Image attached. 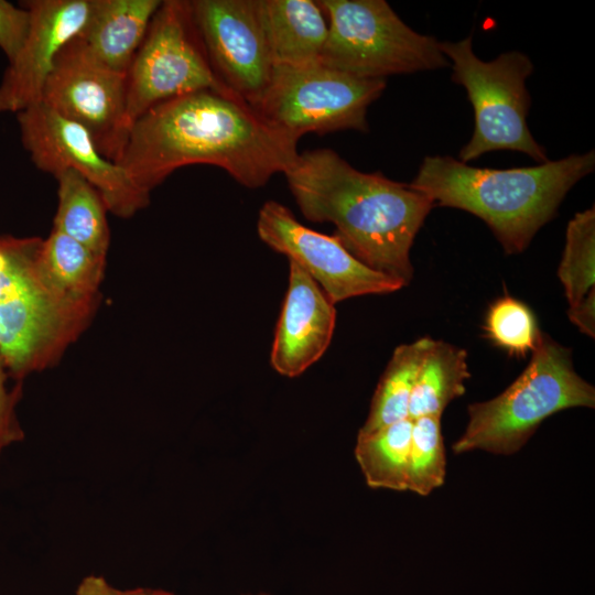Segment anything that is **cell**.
<instances>
[{
  "label": "cell",
  "mask_w": 595,
  "mask_h": 595,
  "mask_svg": "<svg viewBox=\"0 0 595 595\" xmlns=\"http://www.w3.org/2000/svg\"><path fill=\"white\" fill-rule=\"evenodd\" d=\"M199 90L232 94L207 60L190 1H162L126 74L130 126L156 105Z\"/></svg>",
  "instance_id": "obj_9"
},
{
  "label": "cell",
  "mask_w": 595,
  "mask_h": 595,
  "mask_svg": "<svg viewBox=\"0 0 595 595\" xmlns=\"http://www.w3.org/2000/svg\"><path fill=\"white\" fill-rule=\"evenodd\" d=\"M328 33L320 62L359 78L450 65L435 37L407 25L385 0H318Z\"/></svg>",
  "instance_id": "obj_7"
},
{
  "label": "cell",
  "mask_w": 595,
  "mask_h": 595,
  "mask_svg": "<svg viewBox=\"0 0 595 595\" xmlns=\"http://www.w3.org/2000/svg\"><path fill=\"white\" fill-rule=\"evenodd\" d=\"M54 177L58 184L54 229L106 256L110 234L101 195L76 171L64 170Z\"/></svg>",
  "instance_id": "obj_19"
},
{
  "label": "cell",
  "mask_w": 595,
  "mask_h": 595,
  "mask_svg": "<svg viewBox=\"0 0 595 595\" xmlns=\"http://www.w3.org/2000/svg\"><path fill=\"white\" fill-rule=\"evenodd\" d=\"M467 351L444 340H434L418 372L409 403V419L442 416L454 399L465 393L470 377Z\"/></svg>",
  "instance_id": "obj_20"
},
{
  "label": "cell",
  "mask_w": 595,
  "mask_h": 595,
  "mask_svg": "<svg viewBox=\"0 0 595 595\" xmlns=\"http://www.w3.org/2000/svg\"><path fill=\"white\" fill-rule=\"evenodd\" d=\"M41 241L0 237V356L15 378L50 364L91 311L62 301L41 282Z\"/></svg>",
  "instance_id": "obj_5"
},
{
  "label": "cell",
  "mask_w": 595,
  "mask_h": 595,
  "mask_svg": "<svg viewBox=\"0 0 595 595\" xmlns=\"http://www.w3.org/2000/svg\"><path fill=\"white\" fill-rule=\"evenodd\" d=\"M30 24L28 10L0 0V48L9 62L20 51Z\"/></svg>",
  "instance_id": "obj_26"
},
{
  "label": "cell",
  "mask_w": 595,
  "mask_h": 595,
  "mask_svg": "<svg viewBox=\"0 0 595 595\" xmlns=\"http://www.w3.org/2000/svg\"><path fill=\"white\" fill-rule=\"evenodd\" d=\"M194 24L218 79L251 107L267 88L273 61L258 0L190 1Z\"/></svg>",
  "instance_id": "obj_13"
},
{
  "label": "cell",
  "mask_w": 595,
  "mask_h": 595,
  "mask_svg": "<svg viewBox=\"0 0 595 595\" xmlns=\"http://www.w3.org/2000/svg\"><path fill=\"white\" fill-rule=\"evenodd\" d=\"M570 321L581 333L595 336V289L591 290L578 303L569 307Z\"/></svg>",
  "instance_id": "obj_28"
},
{
  "label": "cell",
  "mask_w": 595,
  "mask_h": 595,
  "mask_svg": "<svg viewBox=\"0 0 595 595\" xmlns=\"http://www.w3.org/2000/svg\"><path fill=\"white\" fill-rule=\"evenodd\" d=\"M558 277L570 306L595 289V209L576 213L569 221Z\"/></svg>",
  "instance_id": "obj_23"
},
{
  "label": "cell",
  "mask_w": 595,
  "mask_h": 595,
  "mask_svg": "<svg viewBox=\"0 0 595 595\" xmlns=\"http://www.w3.org/2000/svg\"><path fill=\"white\" fill-rule=\"evenodd\" d=\"M594 167L593 150L512 169L475 167L450 155H428L409 185L434 206L477 216L504 251L515 255L555 217L567 192Z\"/></svg>",
  "instance_id": "obj_3"
},
{
  "label": "cell",
  "mask_w": 595,
  "mask_h": 595,
  "mask_svg": "<svg viewBox=\"0 0 595 595\" xmlns=\"http://www.w3.org/2000/svg\"><path fill=\"white\" fill-rule=\"evenodd\" d=\"M303 216L332 223L344 247L369 268L404 285L410 250L434 204L407 183L361 172L331 149L299 153L283 173Z\"/></svg>",
  "instance_id": "obj_2"
},
{
  "label": "cell",
  "mask_w": 595,
  "mask_h": 595,
  "mask_svg": "<svg viewBox=\"0 0 595 595\" xmlns=\"http://www.w3.org/2000/svg\"><path fill=\"white\" fill-rule=\"evenodd\" d=\"M412 421L407 490L428 496L443 485L446 475L441 416H421Z\"/></svg>",
  "instance_id": "obj_24"
},
{
  "label": "cell",
  "mask_w": 595,
  "mask_h": 595,
  "mask_svg": "<svg viewBox=\"0 0 595 595\" xmlns=\"http://www.w3.org/2000/svg\"><path fill=\"white\" fill-rule=\"evenodd\" d=\"M440 46L452 66V80L465 88L474 109V132L458 160L467 163L491 151L512 150L547 162L545 149L527 123L531 99L526 79L533 72L529 56L509 51L485 62L474 53L472 36Z\"/></svg>",
  "instance_id": "obj_6"
},
{
  "label": "cell",
  "mask_w": 595,
  "mask_h": 595,
  "mask_svg": "<svg viewBox=\"0 0 595 595\" xmlns=\"http://www.w3.org/2000/svg\"><path fill=\"white\" fill-rule=\"evenodd\" d=\"M412 424L408 418L357 437L355 456L368 486L407 490Z\"/></svg>",
  "instance_id": "obj_22"
},
{
  "label": "cell",
  "mask_w": 595,
  "mask_h": 595,
  "mask_svg": "<svg viewBox=\"0 0 595 595\" xmlns=\"http://www.w3.org/2000/svg\"><path fill=\"white\" fill-rule=\"evenodd\" d=\"M335 304L295 262L289 261V284L270 354L272 368L296 377L328 348L335 329Z\"/></svg>",
  "instance_id": "obj_15"
},
{
  "label": "cell",
  "mask_w": 595,
  "mask_h": 595,
  "mask_svg": "<svg viewBox=\"0 0 595 595\" xmlns=\"http://www.w3.org/2000/svg\"><path fill=\"white\" fill-rule=\"evenodd\" d=\"M93 0H31L25 40L0 83V112H20L41 102L62 50L84 30Z\"/></svg>",
  "instance_id": "obj_14"
},
{
  "label": "cell",
  "mask_w": 595,
  "mask_h": 595,
  "mask_svg": "<svg viewBox=\"0 0 595 595\" xmlns=\"http://www.w3.org/2000/svg\"><path fill=\"white\" fill-rule=\"evenodd\" d=\"M298 142L236 95L199 90L138 118L117 163L148 194L177 169L193 164L220 167L255 190L291 166Z\"/></svg>",
  "instance_id": "obj_1"
},
{
  "label": "cell",
  "mask_w": 595,
  "mask_h": 595,
  "mask_svg": "<svg viewBox=\"0 0 595 595\" xmlns=\"http://www.w3.org/2000/svg\"><path fill=\"white\" fill-rule=\"evenodd\" d=\"M105 257L53 229L40 244L35 268L53 295L72 305L91 309Z\"/></svg>",
  "instance_id": "obj_18"
},
{
  "label": "cell",
  "mask_w": 595,
  "mask_h": 595,
  "mask_svg": "<svg viewBox=\"0 0 595 595\" xmlns=\"http://www.w3.org/2000/svg\"><path fill=\"white\" fill-rule=\"evenodd\" d=\"M434 344L430 337L398 346L374 393L368 416L358 436L368 435L409 418V403L420 367Z\"/></svg>",
  "instance_id": "obj_21"
},
{
  "label": "cell",
  "mask_w": 595,
  "mask_h": 595,
  "mask_svg": "<svg viewBox=\"0 0 595 595\" xmlns=\"http://www.w3.org/2000/svg\"><path fill=\"white\" fill-rule=\"evenodd\" d=\"M258 1L273 66L320 61L328 24L317 1Z\"/></svg>",
  "instance_id": "obj_17"
},
{
  "label": "cell",
  "mask_w": 595,
  "mask_h": 595,
  "mask_svg": "<svg viewBox=\"0 0 595 595\" xmlns=\"http://www.w3.org/2000/svg\"><path fill=\"white\" fill-rule=\"evenodd\" d=\"M576 407L594 408L595 389L575 371L572 351L542 333L529 364L505 391L467 407V425L452 450L511 455L545 419Z\"/></svg>",
  "instance_id": "obj_4"
},
{
  "label": "cell",
  "mask_w": 595,
  "mask_h": 595,
  "mask_svg": "<svg viewBox=\"0 0 595 595\" xmlns=\"http://www.w3.org/2000/svg\"><path fill=\"white\" fill-rule=\"evenodd\" d=\"M4 363L0 356V436L9 446L23 440V431L15 416L19 388L10 391L6 383Z\"/></svg>",
  "instance_id": "obj_27"
},
{
  "label": "cell",
  "mask_w": 595,
  "mask_h": 595,
  "mask_svg": "<svg viewBox=\"0 0 595 595\" xmlns=\"http://www.w3.org/2000/svg\"><path fill=\"white\" fill-rule=\"evenodd\" d=\"M484 329L495 345L516 357L532 353L542 334L530 307L508 295L489 306Z\"/></svg>",
  "instance_id": "obj_25"
},
{
  "label": "cell",
  "mask_w": 595,
  "mask_h": 595,
  "mask_svg": "<svg viewBox=\"0 0 595 595\" xmlns=\"http://www.w3.org/2000/svg\"><path fill=\"white\" fill-rule=\"evenodd\" d=\"M41 102L85 128L101 154L118 162L131 127L126 75L97 60L78 36L57 56Z\"/></svg>",
  "instance_id": "obj_10"
},
{
  "label": "cell",
  "mask_w": 595,
  "mask_h": 595,
  "mask_svg": "<svg viewBox=\"0 0 595 595\" xmlns=\"http://www.w3.org/2000/svg\"><path fill=\"white\" fill-rule=\"evenodd\" d=\"M8 445L4 443V441L2 440V437L0 436V454L1 452L7 447Z\"/></svg>",
  "instance_id": "obj_31"
},
{
  "label": "cell",
  "mask_w": 595,
  "mask_h": 595,
  "mask_svg": "<svg viewBox=\"0 0 595 595\" xmlns=\"http://www.w3.org/2000/svg\"><path fill=\"white\" fill-rule=\"evenodd\" d=\"M257 232L268 247L299 264L334 304L356 296L392 293L404 286L359 261L335 235L302 225L277 201L261 206Z\"/></svg>",
  "instance_id": "obj_12"
},
{
  "label": "cell",
  "mask_w": 595,
  "mask_h": 595,
  "mask_svg": "<svg viewBox=\"0 0 595 595\" xmlns=\"http://www.w3.org/2000/svg\"><path fill=\"white\" fill-rule=\"evenodd\" d=\"M76 595H117V588L111 586L104 576L90 574L80 581Z\"/></svg>",
  "instance_id": "obj_29"
},
{
  "label": "cell",
  "mask_w": 595,
  "mask_h": 595,
  "mask_svg": "<svg viewBox=\"0 0 595 595\" xmlns=\"http://www.w3.org/2000/svg\"><path fill=\"white\" fill-rule=\"evenodd\" d=\"M161 0H93L78 35L88 51L112 71L126 75Z\"/></svg>",
  "instance_id": "obj_16"
},
{
  "label": "cell",
  "mask_w": 595,
  "mask_h": 595,
  "mask_svg": "<svg viewBox=\"0 0 595 595\" xmlns=\"http://www.w3.org/2000/svg\"><path fill=\"white\" fill-rule=\"evenodd\" d=\"M386 85L385 79L355 77L320 61L274 65L267 88L252 108L298 140L310 132H366L368 107Z\"/></svg>",
  "instance_id": "obj_8"
},
{
  "label": "cell",
  "mask_w": 595,
  "mask_h": 595,
  "mask_svg": "<svg viewBox=\"0 0 595 595\" xmlns=\"http://www.w3.org/2000/svg\"><path fill=\"white\" fill-rule=\"evenodd\" d=\"M117 595H174L164 591L148 589V588H133V589H118Z\"/></svg>",
  "instance_id": "obj_30"
},
{
  "label": "cell",
  "mask_w": 595,
  "mask_h": 595,
  "mask_svg": "<svg viewBox=\"0 0 595 595\" xmlns=\"http://www.w3.org/2000/svg\"><path fill=\"white\" fill-rule=\"evenodd\" d=\"M21 141L34 165L54 176L73 170L101 195L106 207L128 218L149 204L150 194L139 188L126 171L105 158L89 132L42 102L18 112Z\"/></svg>",
  "instance_id": "obj_11"
}]
</instances>
